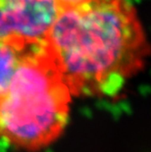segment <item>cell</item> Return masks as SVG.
Masks as SVG:
<instances>
[{
  "instance_id": "5b68a950",
  "label": "cell",
  "mask_w": 151,
  "mask_h": 152,
  "mask_svg": "<svg viewBox=\"0 0 151 152\" xmlns=\"http://www.w3.org/2000/svg\"><path fill=\"white\" fill-rule=\"evenodd\" d=\"M85 1H88V0H56V2L59 4L61 9L74 7V6L80 5Z\"/></svg>"
},
{
  "instance_id": "3957f363",
  "label": "cell",
  "mask_w": 151,
  "mask_h": 152,
  "mask_svg": "<svg viewBox=\"0 0 151 152\" xmlns=\"http://www.w3.org/2000/svg\"><path fill=\"white\" fill-rule=\"evenodd\" d=\"M60 11L56 0H0V39L42 44Z\"/></svg>"
},
{
  "instance_id": "277c9868",
  "label": "cell",
  "mask_w": 151,
  "mask_h": 152,
  "mask_svg": "<svg viewBox=\"0 0 151 152\" xmlns=\"http://www.w3.org/2000/svg\"><path fill=\"white\" fill-rule=\"evenodd\" d=\"M42 44H24L16 41L0 39V92L5 88L11 80L13 74L17 70L26 57Z\"/></svg>"
},
{
  "instance_id": "7a4b0ae2",
  "label": "cell",
  "mask_w": 151,
  "mask_h": 152,
  "mask_svg": "<svg viewBox=\"0 0 151 152\" xmlns=\"http://www.w3.org/2000/svg\"><path fill=\"white\" fill-rule=\"evenodd\" d=\"M73 94L45 44L28 55L0 92V137L35 152L65 131Z\"/></svg>"
},
{
  "instance_id": "6da1fadb",
  "label": "cell",
  "mask_w": 151,
  "mask_h": 152,
  "mask_svg": "<svg viewBox=\"0 0 151 152\" xmlns=\"http://www.w3.org/2000/svg\"><path fill=\"white\" fill-rule=\"evenodd\" d=\"M45 47L73 96L114 97L143 69L149 44L130 0L61 9Z\"/></svg>"
}]
</instances>
